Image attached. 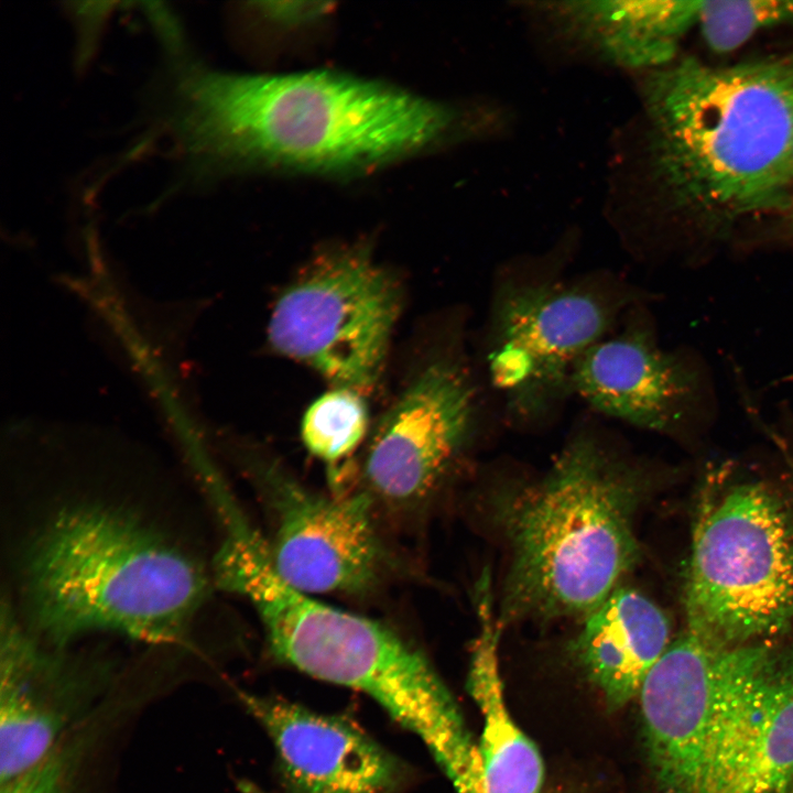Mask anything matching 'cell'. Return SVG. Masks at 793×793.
Segmentation results:
<instances>
[{
    "instance_id": "1",
    "label": "cell",
    "mask_w": 793,
    "mask_h": 793,
    "mask_svg": "<svg viewBox=\"0 0 793 793\" xmlns=\"http://www.w3.org/2000/svg\"><path fill=\"white\" fill-rule=\"evenodd\" d=\"M173 88L175 132L200 167H367L441 141L460 117L439 102L329 70L242 75L182 62Z\"/></svg>"
},
{
    "instance_id": "2",
    "label": "cell",
    "mask_w": 793,
    "mask_h": 793,
    "mask_svg": "<svg viewBox=\"0 0 793 793\" xmlns=\"http://www.w3.org/2000/svg\"><path fill=\"white\" fill-rule=\"evenodd\" d=\"M17 575L18 618L57 647L102 632L175 643L208 590L188 548L134 510L97 499L43 517L19 548Z\"/></svg>"
},
{
    "instance_id": "3",
    "label": "cell",
    "mask_w": 793,
    "mask_h": 793,
    "mask_svg": "<svg viewBox=\"0 0 793 793\" xmlns=\"http://www.w3.org/2000/svg\"><path fill=\"white\" fill-rule=\"evenodd\" d=\"M643 476L598 433L580 432L545 474L502 488L491 520L507 553L498 624L582 618L640 558Z\"/></svg>"
},
{
    "instance_id": "4",
    "label": "cell",
    "mask_w": 793,
    "mask_h": 793,
    "mask_svg": "<svg viewBox=\"0 0 793 793\" xmlns=\"http://www.w3.org/2000/svg\"><path fill=\"white\" fill-rule=\"evenodd\" d=\"M644 100L654 169L677 208L725 224L790 205L793 56L686 57L650 72Z\"/></svg>"
},
{
    "instance_id": "5",
    "label": "cell",
    "mask_w": 793,
    "mask_h": 793,
    "mask_svg": "<svg viewBox=\"0 0 793 793\" xmlns=\"http://www.w3.org/2000/svg\"><path fill=\"white\" fill-rule=\"evenodd\" d=\"M216 583L256 609L272 653L293 667L373 698L434 752L463 716L428 660L392 629L312 598L274 571L254 531L226 539L214 560Z\"/></svg>"
},
{
    "instance_id": "6",
    "label": "cell",
    "mask_w": 793,
    "mask_h": 793,
    "mask_svg": "<svg viewBox=\"0 0 793 793\" xmlns=\"http://www.w3.org/2000/svg\"><path fill=\"white\" fill-rule=\"evenodd\" d=\"M691 633L720 647L793 626V496L758 479L719 481L699 504L684 586Z\"/></svg>"
},
{
    "instance_id": "7",
    "label": "cell",
    "mask_w": 793,
    "mask_h": 793,
    "mask_svg": "<svg viewBox=\"0 0 793 793\" xmlns=\"http://www.w3.org/2000/svg\"><path fill=\"white\" fill-rule=\"evenodd\" d=\"M611 273L568 276L555 265L512 267L492 292L485 358L508 416L523 425L555 414L572 392L577 361L633 307Z\"/></svg>"
},
{
    "instance_id": "8",
    "label": "cell",
    "mask_w": 793,
    "mask_h": 793,
    "mask_svg": "<svg viewBox=\"0 0 793 793\" xmlns=\"http://www.w3.org/2000/svg\"><path fill=\"white\" fill-rule=\"evenodd\" d=\"M400 306L395 280L370 256L355 249L330 252L280 295L269 340L336 388L366 392L383 369Z\"/></svg>"
},
{
    "instance_id": "9",
    "label": "cell",
    "mask_w": 793,
    "mask_h": 793,
    "mask_svg": "<svg viewBox=\"0 0 793 793\" xmlns=\"http://www.w3.org/2000/svg\"><path fill=\"white\" fill-rule=\"evenodd\" d=\"M793 790V652L724 648L700 793Z\"/></svg>"
},
{
    "instance_id": "10",
    "label": "cell",
    "mask_w": 793,
    "mask_h": 793,
    "mask_svg": "<svg viewBox=\"0 0 793 793\" xmlns=\"http://www.w3.org/2000/svg\"><path fill=\"white\" fill-rule=\"evenodd\" d=\"M29 631L6 598L0 626V784L44 760L87 723L113 671Z\"/></svg>"
},
{
    "instance_id": "11",
    "label": "cell",
    "mask_w": 793,
    "mask_h": 793,
    "mask_svg": "<svg viewBox=\"0 0 793 793\" xmlns=\"http://www.w3.org/2000/svg\"><path fill=\"white\" fill-rule=\"evenodd\" d=\"M476 405L458 358L426 363L378 422L365 461L370 489L397 507L425 500L469 439Z\"/></svg>"
},
{
    "instance_id": "12",
    "label": "cell",
    "mask_w": 793,
    "mask_h": 793,
    "mask_svg": "<svg viewBox=\"0 0 793 793\" xmlns=\"http://www.w3.org/2000/svg\"><path fill=\"white\" fill-rule=\"evenodd\" d=\"M262 487L275 518L269 556L275 573L305 594L369 590L384 553L368 493L328 497L270 466Z\"/></svg>"
},
{
    "instance_id": "13",
    "label": "cell",
    "mask_w": 793,
    "mask_h": 793,
    "mask_svg": "<svg viewBox=\"0 0 793 793\" xmlns=\"http://www.w3.org/2000/svg\"><path fill=\"white\" fill-rule=\"evenodd\" d=\"M724 648L685 630L640 688L647 752L662 793H700Z\"/></svg>"
},
{
    "instance_id": "14",
    "label": "cell",
    "mask_w": 793,
    "mask_h": 793,
    "mask_svg": "<svg viewBox=\"0 0 793 793\" xmlns=\"http://www.w3.org/2000/svg\"><path fill=\"white\" fill-rule=\"evenodd\" d=\"M632 307L623 326L577 361L572 392L597 412L655 432H672L696 397V374L678 355L662 349Z\"/></svg>"
},
{
    "instance_id": "15",
    "label": "cell",
    "mask_w": 793,
    "mask_h": 793,
    "mask_svg": "<svg viewBox=\"0 0 793 793\" xmlns=\"http://www.w3.org/2000/svg\"><path fill=\"white\" fill-rule=\"evenodd\" d=\"M240 698L271 738L297 793H387L395 784V761L350 723L280 698Z\"/></svg>"
},
{
    "instance_id": "16",
    "label": "cell",
    "mask_w": 793,
    "mask_h": 793,
    "mask_svg": "<svg viewBox=\"0 0 793 793\" xmlns=\"http://www.w3.org/2000/svg\"><path fill=\"white\" fill-rule=\"evenodd\" d=\"M669 617L639 590L619 585L583 619L572 648L612 709L639 695L671 643Z\"/></svg>"
},
{
    "instance_id": "17",
    "label": "cell",
    "mask_w": 793,
    "mask_h": 793,
    "mask_svg": "<svg viewBox=\"0 0 793 793\" xmlns=\"http://www.w3.org/2000/svg\"><path fill=\"white\" fill-rule=\"evenodd\" d=\"M699 0L568 1L547 11L561 28L617 67L656 70L673 63L697 25Z\"/></svg>"
},
{
    "instance_id": "18",
    "label": "cell",
    "mask_w": 793,
    "mask_h": 793,
    "mask_svg": "<svg viewBox=\"0 0 793 793\" xmlns=\"http://www.w3.org/2000/svg\"><path fill=\"white\" fill-rule=\"evenodd\" d=\"M488 583L476 587L479 632L474 643L467 688L482 716L478 745L485 793H542L544 764L536 746L508 710L499 672L501 628Z\"/></svg>"
},
{
    "instance_id": "19",
    "label": "cell",
    "mask_w": 793,
    "mask_h": 793,
    "mask_svg": "<svg viewBox=\"0 0 793 793\" xmlns=\"http://www.w3.org/2000/svg\"><path fill=\"white\" fill-rule=\"evenodd\" d=\"M367 427L368 410L361 393L336 388L316 399L306 410L301 435L313 455L335 461L358 446Z\"/></svg>"
},
{
    "instance_id": "20",
    "label": "cell",
    "mask_w": 793,
    "mask_h": 793,
    "mask_svg": "<svg viewBox=\"0 0 793 793\" xmlns=\"http://www.w3.org/2000/svg\"><path fill=\"white\" fill-rule=\"evenodd\" d=\"M793 24V0L700 1L697 25L707 46L728 53L753 35Z\"/></svg>"
},
{
    "instance_id": "21",
    "label": "cell",
    "mask_w": 793,
    "mask_h": 793,
    "mask_svg": "<svg viewBox=\"0 0 793 793\" xmlns=\"http://www.w3.org/2000/svg\"><path fill=\"white\" fill-rule=\"evenodd\" d=\"M88 742V732L76 730L34 768L0 784V793H82L80 771Z\"/></svg>"
},
{
    "instance_id": "22",
    "label": "cell",
    "mask_w": 793,
    "mask_h": 793,
    "mask_svg": "<svg viewBox=\"0 0 793 793\" xmlns=\"http://www.w3.org/2000/svg\"><path fill=\"white\" fill-rule=\"evenodd\" d=\"M258 9L272 20L282 23H301L316 19L328 10L326 2L273 1L261 2Z\"/></svg>"
},
{
    "instance_id": "23",
    "label": "cell",
    "mask_w": 793,
    "mask_h": 793,
    "mask_svg": "<svg viewBox=\"0 0 793 793\" xmlns=\"http://www.w3.org/2000/svg\"><path fill=\"white\" fill-rule=\"evenodd\" d=\"M790 210H791L790 218H791L792 224H793V200H792V203L790 204Z\"/></svg>"
},
{
    "instance_id": "24",
    "label": "cell",
    "mask_w": 793,
    "mask_h": 793,
    "mask_svg": "<svg viewBox=\"0 0 793 793\" xmlns=\"http://www.w3.org/2000/svg\"><path fill=\"white\" fill-rule=\"evenodd\" d=\"M791 793H793V790H792V792H791Z\"/></svg>"
}]
</instances>
